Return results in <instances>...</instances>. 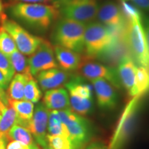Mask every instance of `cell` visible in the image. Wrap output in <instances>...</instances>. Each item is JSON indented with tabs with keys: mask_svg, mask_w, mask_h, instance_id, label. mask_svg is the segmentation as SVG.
<instances>
[{
	"mask_svg": "<svg viewBox=\"0 0 149 149\" xmlns=\"http://www.w3.org/2000/svg\"><path fill=\"white\" fill-rule=\"evenodd\" d=\"M7 13L13 20L37 33H44L59 18L55 5L18 2L10 5Z\"/></svg>",
	"mask_w": 149,
	"mask_h": 149,
	"instance_id": "cell-1",
	"label": "cell"
},
{
	"mask_svg": "<svg viewBox=\"0 0 149 149\" xmlns=\"http://www.w3.org/2000/svg\"><path fill=\"white\" fill-rule=\"evenodd\" d=\"M86 26L70 19L59 17L53 24L52 42L55 46H62L80 54L84 53Z\"/></svg>",
	"mask_w": 149,
	"mask_h": 149,
	"instance_id": "cell-2",
	"label": "cell"
},
{
	"mask_svg": "<svg viewBox=\"0 0 149 149\" xmlns=\"http://www.w3.org/2000/svg\"><path fill=\"white\" fill-rule=\"evenodd\" d=\"M126 40L136 64L149 69V53L142 20L128 22Z\"/></svg>",
	"mask_w": 149,
	"mask_h": 149,
	"instance_id": "cell-3",
	"label": "cell"
},
{
	"mask_svg": "<svg viewBox=\"0 0 149 149\" xmlns=\"http://www.w3.org/2000/svg\"><path fill=\"white\" fill-rule=\"evenodd\" d=\"M113 41V38L105 25L100 22H91L86 26L84 33L85 55L95 59Z\"/></svg>",
	"mask_w": 149,
	"mask_h": 149,
	"instance_id": "cell-4",
	"label": "cell"
},
{
	"mask_svg": "<svg viewBox=\"0 0 149 149\" xmlns=\"http://www.w3.org/2000/svg\"><path fill=\"white\" fill-rule=\"evenodd\" d=\"M57 8L62 17L88 24L95 19L100 6L97 0H70Z\"/></svg>",
	"mask_w": 149,
	"mask_h": 149,
	"instance_id": "cell-5",
	"label": "cell"
},
{
	"mask_svg": "<svg viewBox=\"0 0 149 149\" xmlns=\"http://www.w3.org/2000/svg\"><path fill=\"white\" fill-rule=\"evenodd\" d=\"M59 113L61 121L68 128L70 138L75 144L84 148L93 135L89 121L70 109L59 111Z\"/></svg>",
	"mask_w": 149,
	"mask_h": 149,
	"instance_id": "cell-6",
	"label": "cell"
},
{
	"mask_svg": "<svg viewBox=\"0 0 149 149\" xmlns=\"http://www.w3.org/2000/svg\"><path fill=\"white\" fill-rule=\"evenodd\" d=\"M2 27L10 35L17 48L24 55H31L39 47L43 39L30 33L26 29L13 19L6 16L3 19Z\"/></svg>",
	"mask_w": 149,
	"mask_h": 149,
	"instance_id": "cell-7",
	"label": "cell"
},
{
	"mask_svg": "<svg viewBox=\"0 0 149 149\" xmlns=\"http://www.w3.org/2000/svg\"><path fill=\"white\" fill-rule=\"evenodd\" d=\"M76 71L80 77L90 81L104 79L109 81L116 88L122 87L116 68L105 66L86 55H83L82 60Z\"/></svg>",
	"mask_w": 149,
	"mask_h": 149,
	"instance_id": "cell-8",
	"label": "cell"
},
{
	"mask_svg": "<svg viewBox=\"0 0 149 149\" xmlns=\"http://www.w3.org/2000/svg\"><path fill=\"white\" fill-rule=\"evenodd\" d=\"M141 97H133L122 115L117 130L109 146L110 149H121L127 142L133 133L137 122V115L139 110V100Z\"/></svg>",
	"mask_w": 149,
	"mask_h": 149,
	"instance_id": "cell-9",
	"label": "cell"
},
{
	"mask_svg": "<svg viewBox=\"0 0 149 149\" xmlns=\"http://www.w3.org/2000/svg\"><path fill=\"white\" fill-rule=\"evenodd\" d=\"M30 71L33 76H36L44 70L59 68L56 61L54 48L51 44L43 39L37 49L29 58Z\"/></svg>",
	"mask_w": 149,
	"mask_h": 149,
	"instance_id": "cell-10",
	"label": "cell"
},
{
	"mask_svg": "<svg viewBox=\"0 0 149 149\" xmlns=\"http://www.w3.org/2000/svg\"><path fill=\"white\" fill-rule=\"evenodd\" d=\"M49 111L43 103L38 104L35 107L32 120L29 122L28 129L34 137L37 144L44 148L47 146L46 131L48 128Z\"/></svg>",
	"mask_w": 149,
	"mask_h": 149,
	"instance_id": "cell-11",
	"label": "cell"
},
{
	"mask_svg": "<svg viewBox=\"0 0 149 149\" xmlns=\"http://www.w3.org/2000/svg\"><path fill=\"white\" fill-rule=\"evenodd\" d=\"M127 56L132 57L126 37H124L113 40V42L95 59L107 64V66L115 68V67L118 66L122 59Z\"/></svg>",
	"mask_w": 149,
	"mask_h": 149,
	"instance_id": "cell-12",
	"label": "cell"
},
{
	"mask_svg": "<svg viewBox=\"0 0 149 149\" xmlns=\"http://www.w3.org/2000/svg\"><path fill=\"white\" fill-rule=\"evenodd\" d=\"M93 86L99 107L104 110L115 109L117 104L116 88L104 79L91 81Z\"/></svg>",
	"mask_w": 149,
	"mask_h": 149,
	"instance_id": "cell-13",
	"label": "cell"
},
{
	"mask_svg": "<svg viewBox=\"0 0 149 149\" xmlns=\"http://www.w3.org/2000/svg\"><path fill=\"white\" fill-rule=\"evenodd\" d=\"M71 77L69 72L59 68L44 70L36 75L37 83L43 91L61 88Z\"/></svg>",
	"mask_w": 149,
	"mask_h": 149,
	"instance_id": "cell-14",
	"label": "cell"
},
{
	"mask_svg": "<svg viewBox=\"0 0 149 149\" xmlns=\"http://www.w3.org/2000/svg\"><path fill=\"white\" fill-rule=\"evenodd\" d=\"M97 17L107 26L125 25L128 22L123 15L120 6L110 1L104 2L99 8Z\"/></svg>",
	"mask_w": 149,
	"mask_h": 149,
	"instance_id": "cell-15",
	"label": "cell"
},
{
	"mask_svg": "<svg viewBox=\"0 0 149 149\" xmlns=\"http://www.w3.org/2000/svg\"><path fill=\"white\" fill-rule=\"evenodd\" d=\"M55 58L59 67L67 72L76 71L82 60L83 55L62 46H54Z\"/></svg>",
	"mask_w": 149,
	"mask_h": 149,
	"instance_id": "cell-16",
	"label": "cell"
},
{
	"mask_svg": "<svg viewBox=\"0 0 149 149\" xmlns=\"http://www.w3.org/2000/svg\"><path fill=\"white\" fill-rule=\"evenodd\" d=\"M42 103L50 111H61L70 109L69 93L62 87L46 91Z\"/></svg>",
	"mask_w": 149,
	"mask_h": 149,
	"instance_id": "cell-17",
	"label": "cell"
},
{
	"mask_svg": "<svg viewBox=\"0 0 149 149\" xmlns=\"http://www.w3.org/2000/svg\"><path fill=\"white\" fill-rule=\"evenodd\" d=\"M137 68L133 57L127 56L122 59L116 68L122 86L124 87L128 94L135 84Z\"/></svg>",
	"mask_w": 149,
	"mask_h": 149,
	"instance_id": "cell-18",
	"label": "cell"
},
{
	"mask_svg": "<svg viewBox=\"0 0 149 149\" xmlns=\"http://www.w3.org/2000/svg\"><path fill=\"white\" fill-rule=\"evenodd\" d=\"M8 104L15 111L17 115V124L28 128L34 113V104L26 100H13L8 99Z\"/></svg>",
	"mask_w": 149,
	"mask_h": 149,
	"instance_id": "cell-19",
	"label": "cell"
},
{
	"mask_svg": "<svg viewBox=\"0 0 149 149\" xmlns=\"http://www.w3.org/2000/svg\"><path fill=\"white\" fill-rule=\"evenodd\" d=\"M33 77L31 74L17 73L14 74L7 88V96L13 100H24V88L26 84Z\"/></svg>",
	"mask_w": 149,
	"mask_h": 149,
	"instance_id": "cell-20",
	"label": "cell"
},
{
	"mask_svg": "<svg viewBox=\"0 0 149 149\" xmlns=\"http://www.w3.org/2000/svg\"><path fill=\"white\" fill-rule=\"evenodd\" d=\"M69 95H75L83 98L93 99V88L89 84L85 82L83 77L72 76L65 84Z\"/></svg>",
	"mask_w": 149,
	"mask_h": 149,
	"instance_id": "cell-21",
	"label": "cell"
},
{
	"mask_svg": "<svg viewBox=\"0 0 149 149\" xmlns=\"http://www.w3.org/2000/svg\"><path fill=\"white\" fill-rule=\"evenodd\" d=\"M148 92H149V69L146 67L138 66L136 71L135 84L128 95L135 97H141Z\"/></svg>",
	"mask_w": 149,
	"mask_h": 149,
	"instance_id": "cell-22",
	"label": "cell"
},
{
	"mask_svg": "<svg viewBox=\"0 0 149 149\" xmlns=\"http://www.w3.org/2000/svg\"><path fill=\"white\" fill-rule=\"evenodd\" d=\"M48 135L69 137L70 134L66 126L61 121L59 111H50L48 122Z\"/></svg>",
	"mask_w": 149,
	"mask_h": 149,
	"instance_id": "cell-23",
	"label": "cell"
},
{
	"mask_svg": "<svg viewBox=\"0 0 149 149\" xmlns=\"http://www.w3.org/2000/svg\"><path fill=\"white\" fill-rule=\"evenodd\" d=\"M8 141H19L29 147L34 144L33 137L27 128L18 124H14L6 135Z\"/></svg>",
	"mask_w": 149,
	"mask_h": 149,
	"instance_id": "cell-24",
	"label": "cell"
},
{
	"mask_svg": "<svg viewBox=\"0 0 149 149\" xmlns=\"http://www.w3.org/2000/svg\"><path fill=\"white\" fill-rule=\"evenodd\" d=\"M70 109L77 114L84 116L89 114L93 108V99L83 98L75 95H69Z\"/></svg>",
	"mask_w": 149,
	"mask_h": 149,
	"instance_id": "cell-25",
	"label": "cell"
},
{
	"mask_svg": "<svg viewBox=\"0 0 149 149\" xmlns=\"http://www.w3.org/2000/svg\"><path fill=\"white\" fill-rule=\"evenodd\" d=\"M17 122V115L10 105L0 115V136H6L8 130Z\"/></svg>",
	"mask_w": 149,
	"mask_h": 149,
	"instance_id": "cell-26",
	"label": "cell"
},
{
	"mask_svg": "<svg viewBox=\"0 0 149 149\" xmlns=\"http://www.w3.org/2000/svg\"><path fill=\"white\" fill-rule=\"evenodd\" d=\"M48 145L52 149H84L81 146L75 144L69 137L58 135H46Z\"/></svg>",
	"mask_w": 149,
	"mask_h": 149,
	"instance_id": "cell-27",
	"label": "cell"
},
{
	"mask_svg": "<svg viewBox=\"0 0 149 149\" xmlns=\"http://www.w3.org/2000/svg\"><path fill=\"white\" fill-rule=\"evenodd\" d=\"M14 71L21 74H31L30 71L29 59L24 54L17 50L12 54L8 55Z\"/></svg>",
	"mask_w": 149,
	"mask_h": 149,
	"instance_id": "cell-28",
	"label": "cell"
},
{
	"mask_svg": "<svg viewBox=\"0 0 149 149\" xmlns=\"http://www.w3.org/2000/svg\"><path fill=\"white\" fill-rule=\"evenodd\" d=\"M42 97L38 83L34 78L30 79L26 84L24 88V100L29 101L33 104L38 103Z\"/></svg>",
	"mask_w": 149,
	"mask_h": 149,
	"instance_id": "cell-29",
	"label": "cell"
},
{
	"mask_svg": "<svg viewBox=\"0 0 149 149\" xmlns=\"http://www.w3.org/2000/svg\"><path fill=\"white\" fill-rule=\"evenodd\" d=\"M17 50L14 40L6 31L1 26L0 29V51L8 56Z\"/></svg>",
	"mask_w": 149,
	"mask_h": 149,
	"instance_id": "cell-30",
	"label": "cell"
},
{
	"mask_svg": "<svg viewBox=\"0 0 149 149\" xmlns=\"http://www.w3.org/2000/svg\"><path fill=\"white\" fill-rule=\"evenodd\" d=\"M120 9L126 21L133 20H142V14L141 11L134 5H131L126 2L125 0H122L120 5Z\"/></svg>",
	"mask_w": 149,
	"mask_h": 149,
	"instance_id": "cell-31",
	"label": "cell"
},
{
	"mask_svg": "<svg viewBox=\"0 0 149 149\" xmlns=\"http://www.w3.org/2000/svg\"><path fill=\"white\" fill-rule=\"evenodd\" d=\"M0 71L4 75L7 81L10 83L12 78L13 77L15 71L8 56L3 54L1 51H0Z\"/></svg>",
	"mask_w": 149,
	"mask_h": 149,
	"instance_id": "cell-32",
	"label": "cell"
},
{
	"mask_svg": "<svg viewBox=\"0 0 149 149\" xmlns=\"http://www.w3.org/2000/svg\"><path fill=\"white\" fill-rule=\"evenodd\" d=\"M8 104V97L4 90L0 88V112L1 113L4 111Z\"/></svg>",
	"mask_w": 149,
	"mask_h": 149,
	"instance_id": "cell-33",
	"label": "cell"
},
{
	"mask_svg": "<svg viewBox=\"0 0 149 149\" xmlns=\"http://www.w3.org/2000/svg\"><path fill=\"white\" fill-rule=\"evenodd\" d=\"M6 149H30L29 146L19 141L12 140L7 144Z\"/></svg>",
	"mask_w": 149,
	"mask_h": 149,
	"instance_id": "cell-34",
	"label": "cell"
},
{
	"mask_svg": "<svg viewBox=\"0 0 149 149\" xmlns=\"http://www.w3.org/2000/svg\"><path fill=\"white\" fill-rule=\"evenodd\" d=\"M84 149H110L109 146H107V144L102 141H96L88 143L85 146Z\"/></svg>",
	"mask_w": 149,
	"mask_h": 149,
	"instance_id": "cell-35",
	"label": "cell"
},
{
	"mask_svg": "<svg viewBox=\"0 0 149 149\" xmlns=\"http://www.w3.org/2000/svg\"><path fill=\"white\" fill-rule=\"evenodd\" d=\"M133 4L139 10L149 12V0H132Z\"/></svg>",
	"mask_w": 149,
	"mask_h": 149,
	"instance_id": "cell-36",
	"label": "cell"
},
{
	"mask_svg": "<svg viewBox=\"0 0 149 149\" xmlns=\"http://www.w3.org/2000/svg\"><path fill=\"white\" fill-rule=\"evenodd\" d=\"M143 28L145 33V36H146V40L147 42V46H148V53H149V15L145 17L142 22Z\"/></svg>",
	"mask_w": 149,
	"mask_h": 149,
	"instance_id": "cell-37",
	"label": "cell"
},
{
	"mask_svg": "<svg viewBox=\"0 0 149 149\" xmlns=\"http://www.w3.org/2000/svg\"><path fill=\"white\" fill-rule=\"evenodd\" d=\"M8 84L9 83L7 81L4 75L2 74V72L0 71V88L3 89V90H6V89L8 88Z\"/></svg>",
	"mask_w": 149,
	"mask_h": 149,
	"instance_id": "cell-38",
	"label": "cell"
},
{
	"mask_svg": "<svg viewBox=\"0 0 149 149\" xmlns=\"http://www.w3.org/2000/svg\"><path fill=\"white\" fill-rule=\"evenodd\" d=\"M8 141L6 136H0V149H6V144Z\"/></svg>",
	"mask_w": 149,
	"mask_h": 149,
	"instance_id": "cell-39",
	"label": "cell"
},
{
	"mask_svg": "<svg viewBox=\"0 0 149 149\" xmlns=\"http://www.w3.org/2000/svg\"><path fill=\"white\" fill-rule=\"evenodd\" d=\"M24 3H46L49 0H17Z\"/></svg>",
	"mask_w": 149,
	"mask_h": 149,
	"instance_id": "cell-40",
	"label": "cell"
},
{
	"mask_svg": "<svg viewBox=\"0 0 149 149\" xmlns=\"http://www.w3.org/2000/svg\"><path fill=\"white\" fill-rule=\"evenodd\" d=\"M70 1V0H53L54 5H55L56 7H57L59 5L61 4V3L66 2V1Z\"/></svg>",
	"mask_w": 149,
	"mask_h": 149,
	"instance_id": "cell-41",
	"label": "cell"
},
{
	"mask_svg": "<svg viewBox=\"0 0 149 149\" xmlns=\"http://www.w3.org/2000/svg\"><path fill=\"white\" fill-rule=\"evenodd\" d=\"M30 149H41L40 146L37 144V143H34L32 146H31L29 147Z\"/></svg>",
	"mask_w": 149,
	"mask_h": 149,
	"instance_id": "cell-42",
	"label": "cell"
},
{
	"mask_svg": "<svg viewBox=\"0 0 149 149\" xmlns=\"http://www.w3.org/2000/svg\"><path fill=\"white\" fill-rule=\"evenodd\" d=\"M6 16V15H5V14H3V15H0V29H1V27L2 26L3 19Z\"/></svg>",
	"mask_w": 149,
	"mask_h": 149,
	"instance_id": "cell-43",
	"label": "cell"
},
{
	"mask_svg": "<svg viewBox=\"0 0 149 149\" xmlns=\"http://www.w3.org/2000/svg\"><path fill=\"white\" fill-rule=\"evenodd\" d=\"M3 3L1 2V0H0V15H3Z\"/></svg>",
	"mask_w": 149,
	"mask_h": 149,
	"instance_id": "cell-44",
	"label": "cell"
},
{
	"mask_svg": "<svg viewBox=\"0 0 149 149\" xmlns=\"http://www.w3.org/2000/svg\"><path fill=\"white\" fill-rule=\"evenodd\" d=\"M43 149H52V148L49 146H48V145H47V146H46L44 148H43Z\"/></svg>",
	"mask_w": 149,
	"mask_h": 149,
	"instance_id": "cell-45",
	"label": "cell"
},
{
	"mask_svg": "<svg viewBox=\"0 0 149 149\" xmlns=\"http://www.w3.org/2000/svg\"><path fill=\"white\" fill-rule=\"evenodd\" d=\"M1 115V112H0V115Z\"/></svg>",
	"mask_w": 149,
	"mask_h": 149,
	"instance_id": "cell-46",
	"label": "cell"
}]
</instances>
